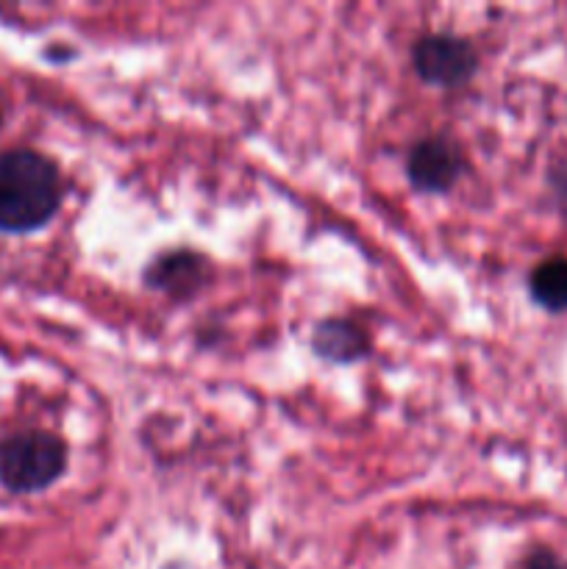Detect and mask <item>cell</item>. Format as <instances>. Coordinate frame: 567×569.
<instances>
[{"mask_svg": "<svg viewBox=\"0 0 567 569\" xmlns=\"http://www.w3.org/2000/svg\"><path fill=\"white\" fill-rule=\"evenodd\" d=\"M311 348L320 359L337 361V365H350V361L365 359L370 350V339L365 337L356 322L334 317V320H322L311 333Z\"/></svg>", "mask_w": 567, "mask_h": 569, "instance_id": "6", "label": "cell"}, {"mask_svg": "<svg viewBox=\"0 0 567 569\" xmlns=\"http://www.w3.org/2000/svg\"><path fill=\"white\" fill-rule=\"evenodd\" d=\"M465 170L461 148L448 137H426L411 148L406 172L411 187L428 194H442L456 187Z\"/></svg>", "mask_w": 567, "mask_h": 569, "instance_id": "4", "label": "cell"}, {"mask_svg": "<svg viewBox=\"0 0 567 569\" xmlns=\"http://www.w3.org/2000/svg\"><path fill=\"white\" fill-rule=\"evenodd\" d=\"M523 569H567V561L561 556H556L554 550L537 548L523 561Z\"/></svg>", "mask_w": 567, "mask_h": 569, "instance_id": "8", "label": "cell"}, {"mask_svg": "<svg viewBox=\"0 0 567 569\" xmlns=\"http://www.w3.org/2000/svg\"><path fill=\"white\" fill-rule=\"evenodd\" d=\"M64 467V442L48 431H20L0 442V483L11 492L48 489Z\"/></svg>", "mask_w": 567, "mask_h": 569, "instance_id": "2", "label": "cell"}, {"mask_svg": "<svg viewBox=\"0 0 567 569\" xmlns=\"http://www.w3.org/2000/svg\"><path fill=\"white\" fill-rule=\"evenodd\" d=\"M550 187L556 189L561 200H567V164H559L550 170Z\"/></svg>", "mask_w": 567, "mask_h": 569, "instance_id": "9", "label": "cell"}, {"mask_svg": "<svg viewBox=\"0 0 567 569\" xmlns=\"http://www.w3.org/2000/svg\"><path fill=\"white\" fill-rule=\"evenodd\" d=\"M411 67L431 87L454 89L478 70V53L467 39L454 33H428L411 48Z\"/></svg>", "mask_w": 567, "mask_h": 569, "instance_id": "3", "label": "cell"}, {"mask_svg": "<svg viewBox=\"0 0 567 569\" xmlns=\"http://www.w3.org/2000/svg\"><path fill=\"white\" fill-rule=\"evenodd\" d=\"M528 292H531L534 303L554 315L567 311V256H550V259L539 261L528 278Z\"/></svg>", "mask_w": 567, "mask_h": 569, "instance_id": "7", "label": "cell"}, {"mask_svg": "<svg viewBox=\"0 0 567 569\" xmlns=\"http://www.w3.org/2000/svg\"><path fill=\"white\" fill-rule=\"evenodd\" d=\"M59 167L33 150L0 153V231L26 233L42 228L59 211Z\"/></svg>", "mask_w": 567, "mask_h": 569, "instance_id": "1", "label": "cell"}, {"mask_svg": "<svg viewBox=\"0 0 567 569\" xmlns=\"http://www.w3.org/2000/svg\"><path fill=\"white\" fill-rule=\"evenodd\" d=\"M211 281V264L192 250H170L161 253L145 270V283L156 292L170 295L172 300H189Z\"/></svg>", "mask_w": 567, "mask_h": 569, "instance_id": "5", "label": "cell"}]
</instances>
